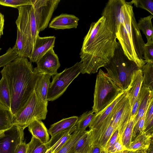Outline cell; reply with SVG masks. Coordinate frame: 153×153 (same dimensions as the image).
Returning <instances> with one entry per match:
<instances>
[{
    "mask_svg": "<svg viewBox=\"0 0 153 153\" xmlns=\"http://www.w3.org/2000/svg\"><path fill=\"white\" fill-rule=\"evenodd\" d=\"M13 118L10 111L0 107V132H4L12 127Z\"/></svg>",
    "mask_w": 153,
    "mask_h": 153,
    "instance_id": "f546056e",
    "label": "cell"
},
{
    "mask_svg": "<svg viewBox=\"0 0 153 153\" xmlns=\"http://www.w3.org/2000/svg\"><path fill=\"white\" fill-rule=\"evenodd\" d=\"M89 153H104L103 149L99 145L94 144L91 146Z\"/></svg>",
    "mask_w": 153,
    "mask_h": 153,
    "instance_id": "ee69618b",
    "label": "cell"
},
{
    "mask_svg": "<svg viewBox=\"0 0 153 153\" xmlns=\"http://www.w3.org/2000/svg\"><path fill=\"white\" fill-rule=\"evenodd\" d=\"M123 91L100 69L97 74L94 94L92 111L97 114L113 102Z\"/></svg>",
    "mask_w": 153,
    "mask_h": 153,
    "instance_id": "8992f818",
    "label": "cell"
},
{
    "mask_svg": "<svg viewBox=\"0 0 153 153\" xmlns=\"http://www.w3.org/2000/svg\"><path fill=\"white\" fill-rule=\"evenodd\" d=\"M120 137L119 135V131L118 130H117L113 134L108 142L106 146L103 149L104 152H109L113 145Z\"/></svg>",
    "mask_w": 153,
    "mask_h": 153,
    "instance_id": "ab89813d",
    "label": "cell"
},
{
    "mask_svg": "<svg viewBox=\"0 0 153 153\" xmlns=\"http://www.w3.org/2000/svg\"><path fill=\"white\" fill-rule=\"evenodd\" d=\"M143 75L141 69L132 75L130 82L125 91L129 99L131 108L140 94L142 86Z\"/></svg>",
    "mask_w": 153,
    "mask_h": 153,
    "instance_id": "9a60e30c",
    "label": "cell"
},
{
    "mask_svg": "<svg viewBox=\"0 0 153 153\" xmlns=\"http://www.w3.org/2000/svg\"><path fill=\"white\" fill-rule=\"evenodd\" d=\"M126 150L127 149L123 145L121 138L120 137L108 152L115 153L123 151Z\"/></svg>",
    "mask_w": 153,
    "mask_h": 153,
    "instance_id": "60d3db41",
    "label": "cell"
},
{
    "mask_svg": "<svg viewBox=\"0 0 153 153\" xmlns=\"http://www.w3.org/2000/svg\"><path fill=\"white\" fill-rule=\"evenodd\" d=\"M35 12L39 32L48 26L52 15L60 0H31Z\"/></svg>",
    "mask_w": 153,
    "mask_h": 153,
    "instance_id": "30bf717a",
    "label": "cell"
},
{
    "mask_svg": "<svg viewBox=\"0 0 153 153\" xmlns=\"http://www.w3.org/2000/svg\"><path fill=\"white\" fill-rule=\"evenodd\" d=\"M116 39L104 17L92 22L84 38L80 53L81 73L94 74L104 67L114 55L118 44Z\"/></svg>",
    "mask_w": 153,
    "mask_h": 153,
    "instance_id": "6da1fadb",
    "label": "cell"
},
{
    "mask_svg": "<svg viewBox=\"0 0 153 153\" xmlns=\"http://www.w3.org/2000/svg\"><path fill=\"white\" fill-rule=\"evenodd\" d=\"M55 39L54 36L41 37L38 35L33 53L29 58L30 62L36 63L49 50L53 48Z\"/></svg>",
    "mask_w": 153,
    "mask_h": 153,
    "instance_id": "5bb4252c",
    "label": "cell"
},
{
    "mask_svg": "<svg viewBox=\"0 0 153 153\" xmlns=\"http://www.w3.org/2000/svg\"><path fill=\"white\" fill-rule=\"evenodd\" d=\"M45 153H52L51 149H48Z\"/></svg>",
    "mask_w": 153,
    "mask_h": 153,
    "instance_id": "c3c4849f",
    "label": "cell"
},
{
    "mask_svg": "<svg viewBox=\"0 0 153 153\" xmlns=\"http://www.w3.org/2000/svg\"><path fill=\"white\" fill-rule=\"evenodd\" d=\"M143 59L146 63L153 61V44L146 45L145 44L143 51Z\"/></svg>",
    "mask_w": 153,
    "mask_h": 153,
    "instance_id": "74e56055",
    "label": "cell"
},
{
    "mask_svg": "<svg viewBox=\"0 0 153 153\" xmlns=\"http://www.w3.org/2000/svg\"><path fill=\"white\" fill-rule=\"evenodd\" d=\"M1 48H0V51L1 50Z\"/></svg>",
    "mask_w": 153,
    "mask_h": 153,
    "instance_id": "f907efd6",
    "label": "cell"
},
{
    "mask_svg": "<svg viewBox=\"0 0 153 153\" xmlns=\"http://www.w3.org/2000/svg\"><path fill=\"white\" fill-rule=\"evenodd\" d=\"M134 153H147L146 149L137 150L134 152Z\"/></svg>",
    "mask_w": 153,
    "mask_h": 153,
    "instance_id": "7dc6e473",
    "label": "cell"
},
{
    "mask_svg": "<svg viewBox=\"0 0 153 153\" xmlns=\"http://www.w3.org/2000/svg\"><path fill=\"white\" fill-rule=\"evenodd\" d=\"M146 113V112L134 126L132 135V141L140 131L143 130Z\"/></svg>",
    "mask_w": 153,
    "mask_h": 153,
    "instance_id": "f35d334b",
    "label": "cell"
},
{
    "mask_svg": "<svg viewBox=\"0 0 153 153\" xmlns=\"http://www.w3.org/2000/svg\"><path fill=\"white\" fill-rule=\"evenodd\" d=\"M84 132L75 130L71 134L70 138L65 144L54 153H75L74 150L75 145Z\"/></svg>",
    "mask_w": 153,
    "mask_h": 153,
    "instance_id": "4316f807",
    "label": "cell"
},
{
    "mask_svg": "<svg viewBox=\"0 0 153 153\" xmlns=\"http://www.w3.org/2000/svg\"><path fill=\"white\" fill-rule=\"evenodd\" d=\"M136 117H131L121 137L123 145L128 149L132 141V137Z\"/></svg>",
    "mask_w": 153,
    "mask_h": 153,
    "instance_id": "4dcf8cb0",
    "label": "cell"
},
{
    "mask_svg": "<svg viewBox=\"0 0 153 153\" xmlns=\"http://www.w3.org/2000/svg\"><path fill=\"white\" fill-rule=\"evenodd\" d=\"M12 48L17 54L18 56L27 58L22 39L18 30H17V38L15 44Z\"/></svg>",
    "mask_w": 153,
    "mask_h": 153,
    "instance_id": "d590c367",
    "label": "cell"
},
{
    "mask_svg": "<svg viewBox=\"0 0 153 153\" xmlns=\"http://www.w3.org/2000/svg\"><path fill=\"white\" fill-rule=\"evenodd\" d=\"M27 127L33 136L44 144H46L48 142L49 137L48 131L41 120H35Z\"/></svg>",
    "mask_w": 153,
    "mask_h": 153,
    "instance_id": "7402d4cb",
    "label": "cell"
},
{
    "mask_svg": "<svg viewBox=\"0 0 153 153\" xmlns=\"http://www.w3.org/2000/svg\"><path fill=\"white\" fill-rule=\"evenodd\" d=\"M78 117L73 116L63 119L51 125L48 133L53 137L56 134L72 129L76 125Z\"/></svg>",
    "mask_w": 153,
    "mask_h": 153,
    "instance_id": "d6986e66",
    "label": "cell"
},
{
    "mask_svg": "<svg viewBox=\"0 0 153 153\" xmlns=\"http://www.w3.org/2000/svg\"><path fill=\"white\" fill-rule=\"evenodd\" d=\"M4 19V16L0 13V39L3 35Z\"/></svg>",
    "mask_w": 153,
    "mask_h": 153,
    "instance_id": "f6af8a7d",
    "label": "cell"
},
{
    "mask_svg": "<svg viewBox=\"0 0 153 153\" xmlns=\"http://www.w3.org/2000/svg\"><path fill=\"white\" fill-rule=\"evenodd\" d=\"M91 146V135L90 130L85 131L76 143L75 153H89Z\"/></svg>",
    "mask_w": 153,
    "mask_h": 153,
    "instance_id": "d4e9b609",
    "label": "cell"
},
{
    "mask_svg": "<svg viewBox=\"0 0 153 153\" xmlns=\"http://www.w3.org/2000/svg\"><path fill=\"white\" fill-rule=\"evenodd\" d=\"M17 9L18 16L16 22L17 30L22 38L27 57L29 58L33 53L39 33L35 10L31 0L30 4Z\"/></svg>",
    "mask_w": 153,
    "mask_h": 153,
    "instance_id": "5b68a950",
    "label": "cell"
},
{
    "mask_svg": "<svg viewBox=\"0 0 153 153\" xmlns=\"http://www.w3.org/2000/svg\"></svg>",
    "mask_w": 153,
    "mask_h": 153,
    "instance_id": "816d5d0a",
    "label": "cell"
},
{
    "mask_svg": "<svg viewBox=\"0 0 153 153\" xmlns=\"http://www.w3.org/2000/svg\"><path fill=\"white\" fill-rule=\"evenodd\" d=\"M125 0H109L106 3L102 13L113 33L116 35L120 24L121 9Z\"/></svg>",
    "mask_w": 153,
    "mask_h": 153,
    "instance_id": "7c38bea8",
    "label": "cell"
},
{
    "mask_svg": "<svg viewBox=\"0 0 153 153\" xmlns=\"http://www.w3.org/2000/svg\"><path fill=\"white\" fill-rule=\"evenodd\" d=\"M152 100L153 89L149 87L142 85L140 93L139 105L135 118L134 126L146 112Z\"/></svg>",
    "mask_w": 153,
    "mask_h": 153,
    "instance_id": "e0dca14e",
    "label": "cell"
},
{
    "mask_svg": "<svg viewBox=\"0 0 153 153\" xmlns=\"http://www.w3.org/2000/svg\"><path fill=\"white\" fill-rule=\"evenodd\" d=\"M104 67L108 76L123 91L128 88L133 74L140 69L128 59L119 42L114 56Z\"/></svg>",
    "mask_w": 153,
    "mask_h": 153,
    "instance_id": "277c9868",
    "label": "cell"
},
{
    "mask_svg": "<svg viewBox=\"0 0 153 153\" xmlns=\"http://www.w3.org/2000/svg\"><path fill=\"white\" fill-rule=\"evenodd\" d=\"M18 56L17 54L13 48L10 47L4 54L0 56V68L4 67Z\"/></svg>",
    "mask_w": 153,
    "mask_h": 153,
    "instance_id": "e575fe53",
    "label": "cell"
},
{
    "mask_svg": "<svg viewBox=\"0 0 153 153\" xmlns=\"http://www.w3.org/2000/svg\"><path fill=\"white\" fill-rule=\"evenodd\" d=\"M140 100V94L131 108V117H136L138 110Z\"/></svg>",
    "mask_w": 153,
    "mask_h": 153,
    "instance_id": "b9f144b4",
    "label": "cell"
},
{
    "mask_svg": "<svg viewBox=\"0 0 153 153\" xmlns=\"http://www.w3.org/2000/svg\"><path fill=\"white\" fill-rule=\"evenodd\" d=\"M125 93V91H123L106 108L96 114L88 126L89 129H96L101 126L111 113L116 104L123 96Z\"/></svg>",
    "mask_w": 153,
    "mask_h": 153,
    "instance_id": "ffe728a7",
    "label": "cell"
},
{
    "mask_svg": "<svg viewBox=\"0 0 153 153\" xmlns=\"http://www.w3.org/2000/svg\"><path fill=\"white\" fill-rule=\"evenodd\" d=\"M51 76L48 74H41L37 81L34 90L39 99L47 105V95Z\"/></svg>",
    "mask_w": 153,
    "mask_h": 153,
    "instance_id": "603a6c76",
    "label": "cell"
},
{
    "mask_svg": "<svg viewBox=\"0 0 153 153\" xmlns=\"http://www.w3.org/2000/svg\"><path fill=\"white\" fill-rule=\"evenodd\" d=\"M47 106L39 99L34 91L25 106L13 117V125L24 129L35 120H45Z\"/></svg>",
    "mask_w": 153,
    "mask_h": 153,
    "instance_id": "52a82bcc",
    "label": "cell"
},
{
    "mask_svg": "<svg viewBox=\"0 0 153 153\" xmlns=\"http://www.w3.org/2000/svg\"><path fill=\"white\" fill-rule=\"evenodd\" d=\"M39 71L42 74L53 76L60 66L59 59L53 48L50 49L36 62Z\"/></svg>",
    "mask_w": 153,
    "mask_h": 153,
    "instance_id": "4fadbf2b",
    "label": "cell"
},
{
    "mask_svg": "<svg viewBox=\"0 0 153 153\" xmlns=\"http://www.w3.org/2000/svg\"><path fill=\"white\" fill-rule=\"evenodd\" d=\"M141 70L143 75V85L153 89V61L147 62Z\"/></svg>",
    "mask_w": 153,
    "mask_h": 153,
    "instance_id": "f1b7e54d",
    "label": "cell"
},
{
    "mask_svg": "<svg viewBox=\"0 0 153 153\" xmlns=\"http://www.w3.org/2000/svg\"><path fill=\"white\" fill-rule=\"evenodd\" d=\"M76 130L75 126L71 129L59 133L53 137L45 144L48 149H50L52 153L59 150L70 138L71 133Z\"/></svg>",
    "mask_w": 153,
    "mask_h": 153,
    "instance_id": "44dd1931",
    "label": "cell"
},
{
    "mask_svg": "<svg viewBox=\"0 0 153 153\" xmlns=\"http://www.w3.org/2000/svg\"><path fill=\"white\" fill-rule=\"evenodd\" d=\"M79 20L73 15L62 14L53 19L49 27L55 30L76 28Z\"/></svg>",
    "mask_w": 153,
    "mask_h": 153,
    "instance_id": "2e32d148",
    "label": "cell"
},
{
    "mask_svg": "<svg viewBox=\"0 0 153 153\" xmlns=\"http://www.w3.org/2000/svg\"><path fill=\"white\" fill-rule=\"evenodd\" d=\"M153 16L141 18L138 20L137 25L140 30H141L147 39L146 45L153 44V28L152 19Z\"/></svg>",
    "mask_w": 153,
    "mask_h": 153,
    "instance_id": "cb8c5ba5",
    "label": "cell"
},
{
    "mask_svg": "<svg viewBox=\"0 0 153 153\" xmlns=\"http://www.w3.org/2000/svg\"><path fill=\"white\" fill-rule=\"evenodd\" d=\"M153 132L140 131L131 141L128 150L135 152L147 149L153 141Z\"/></svg>",
    "mask_w": 153,
    "mask_h": 153,
    "instance_id": "ac0fdd59",
    "label": "cell"
},
{
    "mask_svg": "<svg viewBox=\"0 0 153 153\" xmlns=\"http://www.w3.org/2000/svg\"><path fill=\"white\" fill-rule=\"evenodd\" d=\"M1 73L8 87L13 117L27 103L41 73L36 67L33 69L27 58L19 56L4 66Z\"/></svg>",
    "mask_w": 153,
    "mask_h": 153,
    "instance_id": "7a4b0ae2",
    "label": "cell"
},
{
    "mask_svg": "<svg viewBox=\"0 0 153 153\" xmlns=\"http://www.w3.org/2000/svg\"><path fill=\"white\" fill-rule=\"evenodd\" d=\"M0 107L10 111L11 101L10 92L6 81L3 77L0 80Z\"/></svg>",
    "mask_w": 153,
    "mask_h": 153,
    "instance_id": "484cf974",
    "label": "cell"
},
{
    "mask_svg": "<svg viewBox=\"0 0 153 153\" xmlns=\"http://www.w3.org/2000/svg\"><path fill=\"white\" fill-rule=\"evenodd\" d=\"M96 114L92 110L83 113L78 117L75 125L76 130L82 132L85 131Z\"/></svg>",
    "mask_w": 153,
    "mask_h": 153,
    "instance_id": "83f0119b",
    "label": "cell"
},
{
    "mask_svg": "<svg viewBox=\"0 0 153 153\" xmlns=\"http://www.w3.org/2000/svg\"><path fill=\"white\" fill-rule=\"evenodd\" d=\"M47 149L45 144L32 136L30 141L27 144L26 153H45Z\"/></svg>",
    "mask_w": 153,
    "mask_h": 153,
    "instance_id": "1f68e13d",
    "label": "cell"
},
{
    "mask_svg": "<svg viewBox=\"0 0 153 153\" xmlns=\"http://www.w3.org/2000/svg\"><path fill=\"white\" fill-rule=\"evenodd\" d=\"M128 4H134L137 7L146 10L151 15H153V1L152 0H133L129 2L126 1Z\"/></svg>",
    "mask_w": 153,
    "mask_h": 153,
    "instance_id": "836d02e7",
    "label": "cell"
},
{
    "mask_svg": "<svg viewBox=\"0 0 153 153\" xmlns=\"http://www.w3.org/2000/svg\"><path fill=\"white\" fill-rule=\"evenodd\" d=\"M82 62H77L71 67L65 69L52 76L47 95L48 101H53L62 96L67 88L81 73Z\"/></svg>",
    "mask_w": 153,
    "mask_h": 153,
    "instance_id": "ba28073f",
    "label": "cell"
},
{
    "mask_svg": "<svg viewBox=\"0 0 153 153\" xmlns=\"http://www.w3.org/2000/svg\"><path fill=\"white\" fill-rule=\"evenodd\" d=\"M30 3L31 0H0V5L17 8Z\"/></svg>",
    "mask_w": 153,
    "mask_h": 153,
    "instance_id": "8d00e7d4",
    "label": "cell"
},
{
    "mask_svg": "<svg viewBox=\"0 0 153 153\" xmlns=\"http://www.w3.org/2000/svg\"><path fill=\"white\" fill-rule=\"evenodd\" d=\"M24 129L13 125L0 136V153H15L23 141Z\"/></svg>",
    "mask_w": 153,
    "mask_h": 153,
    "instance_id": "8fae6325",
    "label": "cell"
},
{
    "mask_svg": "<svg viewBox=\"0 0 153 153\" xmlns=\"http://www.w3.org/2000/svg\"><path fill=\"white\" fill-rule=\"evenodd\" d=\"M134 152L129 150L128 149L126 150L125 151H122L120 152H117L115 153H111L109 152H104V153H134Z\"/></svg>",
    "mask_w": 153,
    "mask_h": 153,
    "instance_id": "bcb514c9",
    "label": "cell"
},
{
    "mask_svg": "<svg viewBox=\"0 0 153 153\" xmlns=\"http://www.w3.org/2000/svg\"><path fill=\"white\" fill-rule=\"evenodd\" d=\"M117 39L128 59L141 69L146 63L143 59L145 43L138 27L132 5L126 1L121 9V21Z\"/></svg>",
    "mask_w": 153,
    "mask_h": 153,
    "instance_id": "3957f363",
    "label": "cell"
},
{
    "mask_svg": "<svg viewBox=\"0 0 153 153\" xmlns=\"http://www.w3.org/2000/svg\"><path fill=\"white\" fill-rule=\"evenodd\" d=\"M131 107L126 92L114 107L110 114L115 131L118 130L121 137L131 118Z\"/></svg>",
    "mask_w": 153,
    "mask_h": 153,
    "instance_id": "9c48e42d",
    "label": "cell"
},
{
    "mask_svg": "<svg viewBox=\"0 0 153 153\" xmlns=\"http://www.w3.org/2000/svg\"><path fill=\"white\" fill-rule=\"evenodd\" d=\"M153 100L150 103L146 112L143 131L153 132Z\"/></svg>",
    "mask_w": 153,
    "mask_h": 153,
    "instance_id": "d6a6232c",
    "label": "cell"
},
{
    "mask_svg": "<svg viewBox=\"0 0 153 153\" xmlns=\"http://www.w3.org/2000/svg\"><path fill=\"white\" fill-rule=\"evenodd\" d=\"M4 132H0V136Z\"/></svg>",
    "mask_w": 153,
    "mask_h": 153,
    "instance_id": "681fc988",
    "label": "cell"
},
{
    "mask_svg": "<svg viewBox=\"0 0 153 153\" xmlns=\"http://www.w3.org/2000/svg\"><path fill=\"white\" fill-rule=\"evenodd\" d=\"M27 144L22 141L17 147L15 153H26Z\"/></svg>",
    "mask_w": 153,
    "mask_h": 153,
    "instance_id": "7bdbcfd3",
    "label": "cell"
}]
</instances>
